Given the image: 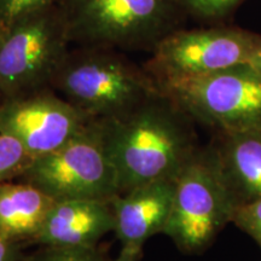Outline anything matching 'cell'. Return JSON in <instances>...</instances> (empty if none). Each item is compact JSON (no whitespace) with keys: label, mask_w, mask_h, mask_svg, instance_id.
<instances>
[{"label":"cell","mask_w":261,"mask_h":261,"mask_svg":"<svg viewBox=\"0 0 261 261\" xmlns=\"http://www.w3.org/2000/svg\"><path fill=\"white\" fill-rule=\"evenodd\" d=\"M71 44L152 51L169 33L173 0H58Z\"/></svg>","instance_id":"cell-3"},{"label":"cell","mask_w":261,"mask_h":261,"mask_svg":"<svg viewBox=\"0 0 261 261\" xmlns=\"http://www.w3.org/2000/svg\"><path fill=\"white\" fill-rule=\"evenodd\" d=\"M24 261H109L102 250L97 247L89 248H40L32 255L25 256Z\"/></svg>","instance_id":"cell-15"},{"label":"cell","mask_w":261,"mask_h":261,"mask_svg":"<svg viewBox=\"0 0 261 261\" xmlns=\"http://www.w3.org/2000/svg\"><path fill=\"white\" fill-rule=\"evenodd\" d=\"M70 44L58 3L3 29L0 99L50 87Z\"/></svg>","instance_id":"cell-7"},{"label":"cell","mask_w":261,"mask_h":261,"mask_svg":"<svg viewBox=\"0 0 261 261\" xmlns=\"http://www.w3.org/2000/svg\"><path fill=\"white\" fill-rule=\"evenodd\" d=\"M113 207L99 200L56 201L48 212L34 244L45 247H97L107 233L114 232Z\"/></svg>","instance_id":"cell-11"},{"label":"cell","mask_w":261,"mask_h":261,"mask_svg":"<svg viewBox=\"0 0 261 261\" xmlns=\"http://www.w3.org/2000/svg\"><path fill=\"white\" fill-rule=\"evenodd\" d=\"M55 200L25 181L0 184V238L34 244Z\"/></svg>","instance_id":"cell-13"},{"label":"cell","mask_w":261,"mask_h":261,"mask_svg":"<svg viewBox=\"0 0 261 261\" xmlns=\"http://www.w3.org/2000/svg\"><path fill=\"white\" fill-rule=\"evenodd\" d=\"M210 146L234 208L261 198V129L218 133Z\"/></svg>","instance_id":"cell-12"},{"label":"cell","mask_w":261,"mask_h":261,"mask_svg":"<svg viewBox=\"0 0 261 261\" xmlns=\"http://www.w3.org/2000/svg\"><path fill=\"white\" fill-rule=\"evenodd\" d=\"M58 0H0V28L5 29L16 22L55 5Z\"/></svg>","instance_id":"cell-16"},{"label":"cell","mask_w":261,"mask_h":261,"mask_svg":"<svg viewBox=\"0 0 261 261\" xmlns=\"http://www.w3.org/2000/svg\"><path fill=\"white\" fill-rule=\"evenodd\" d=\"M231 223L249 234L261 248V198L234 208Z\"/></svg>","instance_id":"cell-17"},{"label":"cell","mask_w":261,"mask_h":261,"mask_svg":"<svg viewBox=\"0 0 261 261\" xmlns=\"http://www.w3.org/2000/svg\"><path fill=\"white\" fill-rule=\"evenodd\" d=\"M140 256H142V250L140 249L122 247L121 252H120L116 259H114L113 261H139Z\"/></svg>","instance_id":"cell-20"},{"label":"cell","mask_w":261,"mask_h":261,"mask_svg":"<svg viewBox=\"0 0 261 261\" xmlns=\"http://www.w3.org/2000/svg\"><path fill=\"white\" fill-rule=\"evenodd\" d=\"M233 210L211 146L198 148L175 177L172 211L163 234L181 253L197 255L231 223Z\"/></svg>","instance_id":"cell-5"},{"label":"cell","mask_w":261,"mask_h":261,"mask_svg":"<svg viewBox=\"0 0 261 261\" xmlns=\"http://www.w3.org/2000/svg\"><path fill=\"white\" fill-rule=\"evenodd\" d=\"M99 121L119 177L120 194L175 178L200 148L191 125L194 120L160 90L128 115Z\"/></svg>","instance_id":"cell-1"},{"label":"cell","mask_w":261,"mask_h":261,"mask_svg":"<svg viewBox=\"0 0 261 261\" xmlns=\"http://www.w3.org/2000/svg\"><path fill=\"white\" fill-rule=\"evenodd\" d=\"M23 244L10 242L0 238V261H24Z\"/></svg>","instance_id":"cell-19"},{"label":"cell","mask_w":261,"mask_h":261,"mask_svg":"<svg viewBox=\"0 0 261 261\" xmlns=\"http://www.w3.org/2000/svg\"><path fill=\"white\" fill-rule=\"evenodd\" d=\"M189 10L201 16H219L226 12L238 0H178Z\"/></svg>","instance_id":"cell-18"},{"label":"cell","mask_w":261,"mask_h":261,"mask_svg":"<svg viewBox=\"0 0 261 261\" xmlns=\"http://www.w3.org/2000/svg\"><path fill=\"white\" fill-rule=\"evenodd\" d=\"M175 178L138 185L112 201L114 232L122 247L143 250L146 241L165 232L174 197Z\"/></svg>","instance_id":"cell-10"},{"label":"cell","mask_w":261,"mask_h":261,"mask_svg":"<svg viewBox=\"0 0 261 261\" xmlns=\"http://www.w3.org/2000/svg\"><path fill=\"white\" fill-rule=\"evenodd\" d=\"M261 39L230 29L179 31L152 48L144 69L156 84L191 79L248 63Z\"/></svg>","instance_id":"cell-8"},{"label":"cell","mask_w":261,"mask_h":261,"mask_svg":"<svg viewBox=\"0 0 261 261\" xmlns=\"http://www.w3.org/2000/svg\"><path fill=\"white\" fill-rule=\"evenodd\" d=\"M156 85L194 121L217 135L261 129V75L248 63Z\"/></svg>","instance_id":"cell-6"},{"label":"cell","mask_w":261,"mask_h":261,"mask_svg":"<svg viewBox=\"0 0 261 261\" xmlns=\"http://www.w3.org/2000/svg\"><path fill=\"white\" fill-rule=\"evenodd\" d=\"M248 64H249L253 69H255L257 73L261 75V45L256 48L255 51H254L252 57H250L249 61H248Z\"/></svg>","instance_id":"cell-21"},{"label":"cell","mask_w":261,"mask_h":261,"mask_svg":"<svg viewBox=\"0 0 261 261\" xmlns=\"http://www.w3.org/2000/svg\"><path fill=\"white\" fill-rule=\"evenodd\" d=\"M92 120L51 87L0 99V129L15 137L33 159L61 148Z\"/></svg>","instance_id":"cell-9"},{"label":"cell","mask_w":261,"mask_h":261,"mask_svg":"<svg viewBox=\"0 0 261 261\" xmlns=\"http://www.w3.org/2000/svg\"><path fill=\"white\" fill-rule=\"evenodd\" d=\"M50 87L96 120L121 119L159 91L145 69L100 46L69 50Z\"/></svg>","instance_id":"cell-2"},{"label":"cell","mask_w":261,"mask_h":261,"mask_svg":"<svg viewBox=\"0 0 261 261\" xmlns=\"http://www.w3.org/2000/svg\"><path fill=\"white\" fill-rule=\"evenodd\" d=\"M0 33H2V28H0Z\"/></svg>","instance_id":"cell-22"},{"label":"cell","mask_w":261,"mask_h":261,"mask_svg":"<svg viewBox=\"0 0 261 261\" xmlns=\"http://www.w3.org/2000/svg\"><path fill=\"white\" fill-rule=\"evenodd\" d=\"M33 160L15 137L0 129V184L17 180Z\"/></svg>","instance_id":"cell-14"},{"label":"cell","mask_w":261,"mask_h":261,"mask_svg":"<svg viewBox=\"0 0 261 261\" xmlns=\"http://www.w3.org/2000/svg\"><path fill=\"white\" fill-rule=\"evenodd\" d=\"M17 180L40 189L55 201L99 200L112 203L120 195L119 177L103 125L96 119L61 148L33 160Z\"/></svg>","instance_id":"cell-4"}]
</instances>
